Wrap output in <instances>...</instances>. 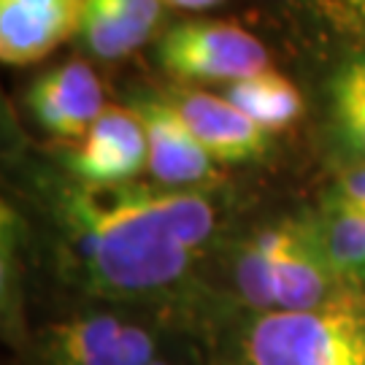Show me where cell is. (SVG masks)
Returning <instances> with one entry per match:
<instances>
[{"label": "cell", "instance_id": "obj_12", "mask_svg": "<svg viewBox=\"0 0 365 365\" xmlns=\"http://www.w3.org/2000/svg\"><path fill=\"white\" fill-rule=\"evenodd\" d=\"M222 95L271 135L292 128L303 117L300 90L287 76L276 73L271 68L249 78H241L235 84H227Z\"/></svg>", "mask_w": 365, "mask_h": 365}, {"label": "cell", "instance_id": "obj_9", "mask_svg": "<svg viewBox=\"0 0 365 365\" xmlns=\"http://www.w3.org/2000/svg\"><path fill=\"white\" fill-rule=\"evenodd\" d=\"M87 0H0L3 66H33L78 36Z\"/></svg>", "mask_w": 365, "mask_h": 365}, {"label": "cell", "instance_id": "obj_14", "mask_svg": "<svg viewBox=\"0 0 365 365\" xmlns=\"http://www.w3.org/2000/svg\"><path fill=\"white\" fill-rule=\"evenodd\" d=\"M317 11L344 38L365 46V0H314Z\"/></svg>", "mask_w": 365, "mask_h": 365}, {"label": "cell", "instance_id": "obj_17", "mask_svg": "<svg viewBox=\"0 0 365 365\" xmlns=\"http://www.w3.org/2000/svg\"><path fill=\"white\" fill-rule=\"evenodd\" d=\"M206 352H195V354H182V357H170V360H163L160 365H195L197 360H203Z\"/></svg>", "mask_w": 365, "mask_h": 365}, {"label": "cell", "instance_id": "obj_6", "mask_svg": "<svg viewBox=\"0 0 365 365\" xmlns=\"http://www.w3.org/2000/svg\"><path fill=\"white\" fill-rule=\"evenodd\" d=\"M60 168L87 184H130L146 173V133L130 106H108L78 144L60 155Z\"/></svg>", "mask_w": 365, "mask_h": 365}, {"label": "cell", "instance_id": "obj_11", "mask_svg": "<svg viewBox=\"0 0 365 365\" xmlns=\"http://www.w3.org/2000/svg\"><path fill=\"white\" fill-rule=\"evenodd\" d=\"M327 133L344 165L365 163V54L344 63L330 78Z\"/></svg>", "mask_w": 365, "mask_h": 365}, {"label": "cell", "instance_id": "obj_3", "mask_svg": "<svg viewBox=\"0 0 365 365\" xmlns=\"http://www.w3.org/2000/svg\"><path fill=\"white\" fill-rule=\"evenodd\" d=\"M206 354L214 365H365V295L309 312H230Z\"/></svg>", "mask_w": 365, "mask_h": 365}, {"label": "cell", "instance_id": "obj_8", "mask_svg": "<svg viewBox=\"0 0 365 365\" xmlns=\"http://www.w3.org/2000/svg\"><path fill=\"white\" fill-rule=\"evenodd\" d=\"M27 108L43 133L63 141H81L108 106L101 78L87 63L76 60L43 73L27 90Z\"/></svg>", "mask_w": 365, "mask_h": 365}, {"label": "cell", "instance_id": "obj_5", "mask_svg": "<svg viewBox=\"0 0 365 365\" xmlns=\"http://www.w3.org/2000/svg\"><path fill=\"white\" fill-rule=\"evenodd\" d=\"M130 108L146 133L149 182L170 190H203L222 184V165L200 146L165 95H135Z\"/></svg>", "mask_w": 365, "mask_h": 365}, {"label": "cell", "instance_id": "obj_1", "mask_svg": "<svg viewBox=\"0 0 365 365\" xmlns=\"http://www.w3.org/2000/svg\"><path fill=\"white\" fill-rule=\"evenodd\" d=\"M46 222V268L63 306L108 303L176 317L203 341L220 322L211 262L230 230L222 184H87L63 168L36 182Z\"/></svg>", "mask_w": 365, "mask_h": 365}, {"label": "cell", "instance_id": "obj_18", "mask_svg": "<svg viewBox=\"0 0 365 365\" xmlns=\"http://www.w3.org/2000/svg\"><path fill=\"white\" fill-rule=\"evenodd\" d=\"M195 365H214V363H211V360H209V354H206V357H203V360H197Z\"/></svg>", "mask_w": 365, "mask_h": 365}, {"label": "cell", "instance_id": "obj_15", "mask_svg": "<svg viewBox=\"0 0 365 365\" xmlns=\"http://www.w3.org/2000/svg\"><path fill=\"white\" fill-rule=\"evenodd\" d=\"M327 192L346 200L349 206L365 211V163L357 165H341L336 170V179L327 187Z\"/></svg>", "mask_w": 365, "mask_h": 365}, {"label": "cell", "instance_id": "obj_10", "mask_svg": "<svg viewBox=\"0 0 365 365\" xmlns=\"http://www.w3.org/2000/svg\"><path fill=\"white\" fill-rule=\"evenodd\" d=\"M306 214L333 276L352 295H365V211L325 190Z\"/></svg>", "mask_w": 365, "mask_h": 365}, {"label": "cell", "instance_id": "obj_13", "mask_svg": "<svg viewBox=\"0 0 365 365\" xmlns=\"http://www.w3.org/2000/svg\"><path fill=\"white\" fill-rule=\"evenodd\" d=\"M119 22L128 27L133 41L141 46L155 36L160 16H163V0H108Z\"/></svg>", "mask_w": 365, "mask_h": 365}, {"label": "cell", "instance_id": "obj_16", "mask_svg": "<svg viewBox=\"0 0 365 365\" xmlns=\"http://www.w3.org/2000/svg\"><path fill=\"white\" fill-rule=\"evenodd\" d=\"M165 6H173V9H182V11H206L211 6H217L222 0H163Z\"/></svg>", "mask_w": 365, "mask_h": 365}, {"label": "cell", "instance_id": "obj_7", "mask_svg": "<svg viewBox=\"0 0 365 365\" xmlns=\"http://www.w3.org/2000/svg\"><path fill=\"white\" fill-rule=\"evenodd\" d=\"M165 98L220 165L257 163L271 152L274 135L255 125L225 95L206 90H173Z\"/></svg>", "mask_w": 365, "mask_h": 365}, {"label": "cell", "instance_id": "obj_4", "mask_svg": "<svg viewBox=\"0 0 365 365\" xmlns=\"http://www.w3.org/2000/svg\"><path fill=\"white\" fill-rule=\"evenodd\" d=\"M157 60L182 81L235 84L268 71L262 41L233 22H182L163 33Z\"/></svg>", "mask_w": 365, "mask_h": 365}, {"label": "cell", "instance_id": "obj_2", "mask_svg": "<svg viewBox=\"0 0 365 365\" xmlns=\"http://www.w3.org/2000/svg\"><path fill=\"white\" fill-rule=\"evenodd\" d=\"M195 352H206V341L176 317L76 303L30 327L19 357L27 365H160Z\"/></svg>", "mask_w": 365, "mask_h": 365}]
</instances>
